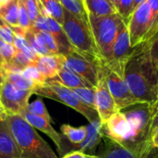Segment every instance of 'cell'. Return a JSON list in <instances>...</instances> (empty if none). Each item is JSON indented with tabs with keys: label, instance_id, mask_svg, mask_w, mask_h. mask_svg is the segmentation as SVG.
Returning a JSON list of instances; mask_svg holds the SVG:
<instances>
[{
	"label": "cell",
	"instance_id": "7bdbcfd3",
	"mask_svg": "<svg viewBox=\"0 0 158 158\" xmlns=\"http://www.w3.org/2000/svg\"><path fill=\"white\" fill-rule=\"evenodd\" d=\"M158 110V86H157V91H156V102L154 106H152V113H153V117L155 115V113Z\"/></svg>",
	"mask_w": 158,
	"mask_h": 158
},
{
	"label": "cell",
	"instance_id": "d6986e66",
	"mask_svg": "<svg viewBox=\"0 0 158 158\" xmlns=\"http://www.w3.org/2000/svg\"><path fill=\"white\" fill-rule=\"evenodd\" d=\"M47 24H48V31L54 37L57 44L58 52L60 55L65 56L69 52H71L72 50H74L62 28V25H60L58 22H56L54 19H52L49 16H47Z\"/></svg>",
	"mask_w": 158,
	"mask_h": 158
},
{
	"label": "cell",
	"instance_id": "cb8c5ba5",
	"mask_svg": "<svg viewBox=\"0 0 158 158\" xmlns=\"http://www.w3.org/2000/svg\"><path fill=\"white\" fill-rule=\"evenodd\" d=\"M60 131L69 142L76 146L82 143L87 137V126L73 127L69 124H64L61 126Z\"/></svg>",
	"mask_w": 158,
	"mask_h": 158
},
{
	"label": "cell",
	"instance_id": "277c9868",
	"mask_svg": "<svg viewBox=\"0 0 158 158\" xmlns=\"http://www.w3.org/2000/svg\"><path fill=\"white\" fill-rule=\"evenodd\" d=\"M120 111L126 117L131 128L130 139L125 146L132 150L154 149L149 142L153 119L152 106L145 103H138Z\"/></svg>",
	"mask_w": 158,
	"mask_h": 158
},
{
	"label": "cell",
	"instance_id": "3957f363",
	"mask_svg": "<svg viewBox=\"0 0 158 158\" xmlns=\"http://www.w3.org/2000/svg\"><path fill=\"white\" fill-rule=\"evenodd\" d=\"M62 28L74 50L94 61L104 63L95 45L89 21L74 16L64 8Z\"/></svg>",
	"mask_w": 158,
	"mask_h": 158
},
{
	"label": "cell",
	"instance_id": "e0dca14e",
	"mask_svg": "<svg viewBox=\"0 0 158 158\" xmlns=\"http://www.w3.org/2000/svg\"><path fill=\"white\" fill-rule=\"evenodd\" d=\"M0 158H20L5 116L0 118Z\"/></svg>",
	"mask_w": 158,
	"mask_h": 158
},
{
	"label": "cell",
	"instance_id": "9c48e42d",
	"mask_svg": "<svg viewBox=\"0 0 158 158\" xmlns=\"http://www.w3.org/2000/svg\"><path fill=\"white\" fill-rule=\"evenodd\" d=\"M31 91L22 90L6 79L0 91V105L6 114L21 115L26 111Z\"/></svg>",
	"mask_w": 158,
	"mask_h": 158
},
{
	"label": "cell",
	"instance_id": "74e56055",
	"mask_svg": "<svg viewBox=\"0 0 158 158\" xmlns=\"http://www.w3.org/2000/svg\"><path fill=\"white\" fill-rule=\"evenodd\" d=\"M19 26L23 28V29H30L31 28V21L28 16V13L25 9L24 5L22 4V2L19 0Z\"/></svg>",
	"mask_w": 158,
	"mask_h": 158
},
{
	"label": "cell",
	"instance_id": "d590c367",
	"mask_svg": "<svg viewBox=\"0 0 158 158\" xmlns=\"http://www.w3.org/2000/svg\"><path fill=\"white\" fill-rule=\"evenodd\" d=\"M147 1L150 5L151 11H152V26L147 39L148 41L158 31V0H147Z\"/></svg>",
	"mask_w": 158,
	"mask_h": 158
},
{
	"label": "cell",
	"instance_id": "d6a6232c",
	"mask_svg": "<svg viewBox=\"0 0 158 158\" xmlns=\"http://www.w3.org/2000/svg\"><path fill=\"white\" fill-rule=\"evenodd\" d=\"M17 52L16 47L13 44H9L0 39V58L4 64H8L12 61Z\"/></svg>",
	"mask_w": 158,
	"mask_h": 158
},
{
	"label": "cell",
	"instance_id": "5bb4252c",
	"mask_svg": "<svg viewBox=\"0 0 158 158\" xmlns=\"http://www.w3.org/2000/svg\"><path fill=\"white\" fill-rule=\"evenodd\" d=\"M104 145L99 158H151L154 149L132 150L103 135Z\"/></svg>",
	"mask_w": 158,
	"mask_h": 158
},
{
	"label": "cell",
	"instance_id": "f1b7e54d",
	"mask_svg": "<svg viewBox=\"0 0 158 158\" xmlns=\"http://www.w3.org/2000/svg\"><path fill=\"white\" fill-rule=\"evenodd\" d=\"M14 46L16 47V49L21 53H23L26 56H28L31 61H35L38 57L39 55H37L34 50L31 48V46L29 44V43L27 42V40L25 39L24 36L21 35H18L15 34V38H14Z\"/></svg>",
	"mask_w": 158,
	"mask_h": 158
},
{
	"label": "cell",
	"instance_id": "484cf974",
	"mask_svg": "<svg viewBox=\"0 0 158 158\" xmlns=\"http://www.w3.org/2000/svg\"><path fill=\"white\" fill-rule=\"evenodd\" d=\"M46 14L60 25L64 21V7L59 0H40Z\"/></svg>",
	"mask_w": 158,
	"mask_h": 158
},
{
	"label": "cell",
	"instance_id": "83f0119b",
	"mask_svg": "<svg viewBox=\"0 0 158 158\" xmlns=\"http://www.w3.org/2000/svg\"><path fill=\"white\" fill-rule=\"evenodd\" d=\"M6 72V79L9 81L11 83L16 85L17 87L27 90V91H33L36 89V85L27 78H25L20 71H5Z\"/></svg>",
	"mask_w": 158,
	"mask_h": 158
},
{
	"label": "cell",
	"instance_id": "ac0fdd59",
	"mask_svg": "<svg viewBox=\"0 0 158 158\" xmlns=\"http://www.w3.org/2000/svg\"><path fill=\"white\" fill-rule=\"evenodd\" d=\"M59 82L63 86L69 89H76V88H93L94 86L89 83L86 80H84L81 76L69 69L65 65L58 71L57 75L52 80Z\"/></svg>",
	"mask_w": 158,
	"mask_h": 158
},
{
	"label": "cell",
	"instance_id": "4dcf8cb0",
	"mask_svg": "<svg viewBox=\"0 0 158 158\" xmlns=\"http://www.w3.org/2000/svg\"><path fill=\"white\" fill-rule=\"evenodd\" d=\"M71 90L79 96V98L84 104L95 109V87L76 88V89H71Z\"/></svg>",
	"mask_w": 158,
	"mask_h": 158
},
{
	"label": "cell",
	"instance_id": "8992f818",
	"mask_svg": "<svg viewBox=\"0 0 158 158\" xmlns=\"http://www.w3.org/2000/svg\"><path fill=\"white\" fill-rule=\"evenodd\" d=\"M33 94L46 97L68 106L81 114L90 123L100 121L98 113L95 109L84 104L71 89L63 86L57 81L52 80L46 81L45 83L33 91Z\"/></svg>",
	"mask_w": 158,
	"mask_h": 158
},
{
	"label": "cell",
	"instance_id": "836d02e7",
	"mask_svg": "<svg viewBox=\"0 0 158 158\" xmlns=\"http://www.w3.org/2000/svg\"><path fill=\"white\" fill-rule=\"evenodd\" d=\"M117 12L127 23L133 12V0H119Z\"/></svg>",
	"mask_w": 158,
	"mask_h": 158
},
{
	"label": "cell",
	"instance_id": "30bf717a",
	"mask_svg": "<svg viewBox=\"0 0 158 158\" xmlns=\"http://www.w3.org/2000/svg\"><path fill=\"white\" fill-rule=\"evenodd\" d=\"M102 69L108 89L113 96L118 111L140 103L131 92L124 78L120 77L115 71L110 69L105 63H102Z\"/></svg>",
	"mask_w": 158,
	"mask_h": 158
},
{
	"label": "cell",
	"instance_id": "6da1fadb",
	"mask_svg": "<svg viewBox=\"0 0 158 158\" xmlns=\"http://www.w3.org/2000/svg\"><path fill=\"white\" fill-rule=\"evenodd\" d=\"M124 80L134 97L140 103L154 106L156 102L158 79L144 57L141 46L134 51L126 64Z\"/></svg>",
	"mask_w": 158,
	"mask_h": 158
},
{
	"label": "cell",
	"instance_id": "603a6c76",
	"mask_svg": "<svg viewBox=\"0 0 158 158\" xmlns=\"http://www.w3.org/2000/svg\"><path fill=\"white\" fill-rule=\"evenodd\" d=\"M89 15L107 16L118 13L108 0H83Z\"/></svg>",
	"mask_w": 158,
	"mask_h": 158
},
{
	"label": "cell",
	"instance_id": "4fadbf2b",
	"mask_svg": "<svg viewBox=\"0 0 158 158\" xmlns=\"http://www.w3.org/2000/svg\"><path fill=\"white\" fill-rule=\"evenodd\" d=\"M101 131L105 137H107L108 139L115 141L124 146L127 144L130 139V124L120 110L110 117L106 123L102 124Z\"/></svg>",
	"mask_w": 158,
	"mask_h": 158
},
{
	"label": "cell",
	"instance_id": "2e32d148",
	"mask_svg": "<svg viewBox=\"0 0 158 158\" xmlns=\"http://www.w3.org/2000/svg\"><path fill=\"white\" fill-rule=\"evenodd\" d=\"M64 56L63 55H46L38 56L37 59L33 64L37 67L46 81L53 80L64 66Z\"/></svg>",
	"mask_w": 158,
	"mask_h": 158
},
{
	"label": "cell",
	"instance_id": "4316f807",
	"mask_svg": "<svg viewBox=\"0 0 158 158\" xmlns=\"http://www.w3.org/2000/svg\"><path fill=\"white\" fill-rule=\"evenodd\" d=\"M63 7L74 16L89 21V14L83 0H59Z\"/></svg>",
	"mask_w": 158,
	"mask_h": 158
},
{
	"label": "cell",
	"instance_id": "ee69618b",
	"mask_svg": "<svg viewBox=\"0 0 158 158\" xmlns=\"http://www.w3.org/2000/svg\"><path fill=\"white\" fill-rule=\"evenodd\" d=\"M145 0H133V10L139 6V5H141L143 2H144Z\"/></svg>",
	"mask_w": 158,
	"mask_h": 158
},
{
	"label": "cell",
	"instance_id": "d4e9b609",
	"mask_svg": "<svg viewBox=\"0 0 158 158\" xmlns=\"http://www.w3.org/2000/svg\"><path fill=\"white\" fill-rule=\"evenodd\" d=\"M30 29L33 31L35 38H36L37 42L39 43V44L44 49H45L49 55H60L58 52L57 44L50 32L36 30L33 28H30Z\"/></svg>",
	"mask_w": 158,
	"mask_h": 158
},
{
	"label": "cell",
	"instance_id": "44dd1931",
	"mask_svg": "<svg viewBox=\"0 0 158 158\" xmlns=\"http://www.w3.org/2000/svg\"><path fill=\"white\" fill-rule=\"evenodd\" d=\"M140 46L144 57L158 79V31L151 39Z\"/></svg>",
	"mask_w": 158,
	"mask_h": 158
},
{
	"label": "cell",
	"instance_id": "7c38bea8",
	"mask_svg": "<svg viewBox=\"0 0 158 158\" xmlns=\"http://www.w3.org/2000/svg\"><path fill=\"white\" fill-rule=\"evenodd\" d=\"M95 109L98 113L102 124L106 123L110 117L118 111L113 96L108 89L106 80L102 69V63L100 65L98 82L95 86Z\"/></svg>",
	"mask_w": 158,
	"mask_h": 158
},
{
	"label": "cell",
	"instance_id": "ba28073f",
	"mask_svg": "<svg viewBox=\"0 0 158 158\" xmlns=\"http://www.w3.org/2000/svg\"><path fill=\"white\" fill-rule=\"evenodd\" d=\"M134 48L135 47H132L131 44L127 24L126 22H123L116 38L111 56L106 65L118 75L124 78V69L126 64L131 56Z\"/></svg>",
	"mask_w": 158,
	"mask_h": 158
},
{
	"label": "cell",
	"instance_id": "7a4b0ae2",
	"mask_svg": "<svg viewBox=\"0 0 158 158\" xmlns=\"http://www.w3.org/2000/svg\"><path fill=\"white\" fill-rule=\"evenodd\" d=\"M20 158H58L48 143L20 115L6 114Z\"/></svg>",
	"mask_w": 158,
	"mask_h": 158
},
{
	"label": "cell",
	"instance_id": "1f68e13d",
	"mask_svg": "<svg viewBox=\"0 0 158 158\" xmlns=\"http://www.w3.org/2000/svg\"><path fill=\"white\" fill-rule=\"evenodd\" d=\"M25 112H28L30 114L44 118H45V119H47L49 121H51V119H52L51 116L48 113V111H47V109L45 107V105H44V103L43 102L42 99H37V100L33 101L31 104L29 103Z\"/></svg>",
	"mask_w": 158,
	"mask_h": 158
},
{
	"label": "cell",
	"instance_id": "7dc6e473",
	"mask_svg": "<svg viewBox=\"0 0 158 158\" xmlns=\"http://www.w3.org/2000/svg\"><path fill=\"white\" fill-rule=\"evenodd\" d=\"M6 1H7V0H0V6H2L3 4H5V3H6Z\"/></svg>",
	"mask_w": 158,
	"mask_h": 158
},
{
	"label": "cell",
	"instance_id": "7402d4cb",
	"mask_svg": "<svg viewBox=\"0 0 158 158\" xmlns=\"http://www.w3.org/2000/svg\"><path fill=\"white\" fill-rule=\"evenodd\" d=\"M19 0H7L0 6V19L10 26H19Z\"/></svg>",
	"mask_w": 158,
	"mask_h": 158
},
{
	"label": "cell",
	"instance_id": "f546056e",
	"mask_svg": "<svg viewBox=\"0 0 158 158\" xmlns=\"http://www.w3.org/2000/svg\"><path fill=\"white\" fill-rule=\"evenodd\" d=\"M21 74L28 80L31 81L36 85V88L39 86H42L46 81V79L43 76V74L40 72V70L37 69V67L33 63L28 66L27 68H25L21 71Z\"/></svg>",
	"mask_w": 158,
	"mask_h": 158
},
{
	"label": "cell",
	"instance_id": "e575fe53",
	"mask_svg": "<svg viewBox=\"0 0 158 158\" xmlns=\"http://www.w3.org/2000/svg\"><path fill=\"white\" fill-rule=\"evenodd\" d=\"M25 6V9L28 13L31 25L36 20V19L40 15V9L38 6V0H20Z\"/></svg>",
	"mask_w": 158,
	"mask_h": 158
},
{
	"label": "cell",
	"instance_id": "ffe728a7",
	"mask_svg": "<svg viewBox=\"0 0 158 158\" xmlns=\"http://www.w3.org/2000/svg\"><path fill=\"white\" fill-rule=\"evenodd\" d=\"M102 123L101 121H96L94 123H90L87 126V137L82 143L78 145V150L76 151H88L94 149L102 141L103 133L101 131Z\"/></svg>",
	"mask_w": 158,
	"mask_h": 158
},
{
	"label": "cell",
	"instance_id": "bcb514c9",
	"mask_svg": "<svg viewBox=\"0 0 158 158\" xmlns=\"http://www.w3.org/2000/svg\"><path fill=\"white\" fill-rule=\"evenodd\" d=\"M5 114H6V112L4 111V109H3L2 106L0 105V118H1V117H3V116H5Z\"/></svg>",
	"mask_w": 158,
	"mask_h": 158
},
{
	"label": "cell",
	"instance_id": "52a82bcc",
	"mask_svg": "<svg viewBox=\"0 0 158 158\" xmlns=\"http://www.w3.org/2000/svg\"><path fill=\"white\" fill-rule=\"evenodd\" d=\"M126 24L132 47H137L147 41L152 26V11L147 0L133 10Z\"/></svg>",
	"mask_w": 158,
	"mask_h": 158
},
{
	"label": "cell",
	"instance_id": "f35d334b",
	"mask_svg": "<svg viewBox=\"0 0 158 158\" xmlns=\"http://www.w3.org/2000/svg\"><path fill=\"white\" fill-rule=\"evenodd\" d=\"M62 158H99V156L88 155V154H85L81 151H72V152L65 155Z\"/></svg>",
	"mask_w": 158,
	"mask_h": 158
},
{
	"label": "cell",
	"instance_id": "c3c4849f",
	"mask_svg": "<svg viewBox=\"0 0 158 158\" xmlns=\"http://www.w3.org/2000/svg\"><path fill=\"white\" fill-rule=\"evenodd\" d=\"M2 66H3V61H2V59L0 58V68H2Z\"/></svg>",
	"mask_w": 158,
	"mask_h": 158
},
{
	"label": "cell",
	"instance_id": "8fae6325",
	"mask_svg": "<svg viewBox=\"0 0 158 158\" xmlns=\"http://www.w3.org/2000/svg\"><path fill=\"white\" fill-rule=\"evenodd\" d=\"M64 65L73 70L94 87L96 86L99 79V70L101 63L94 61L82 54L72 50L64 56Z\"/></svg>",
	"mask_w": 158,
	"mask_h": 158
},
{
	"label": "cell",
	"instance_id": "5b68a950",
	"mask_svg": "<svg viewBox=\"0 0 158 158\" xmlns=\"http://www.w3.org/2000/svg\"><path fill=\"white\" fill-rule=\"evenodd\" d=\"M123 22L125 21L118 13L107 16L89 15V24L94 40L105 64L111 56L116 38Z\"/></svg>",
	"mask_w": 158,
	"mask_h": 158
},
{
	"label": "cell",
	"instance_id": "9a60e30c",
	"mask_svg": "<svg viewBox=\"0 0 158 158\" xmlns=\"http://www.w3.org/2000/svg\"><path fill=\"white\" fill-rule=\"evenodd\" d=\"M20 116L35 130H38V131L44 132V134H46L54 142V143L56 144V146L57 147V149L60 152L63 151V138L52 127L49 120H47L44 118L30 114L28 112H24Z\"/></svg>",
	"mask_w": 158,
	"mask_h": 158
},
{
	"label": "cell",
	"instance_id": "b9f144b4",
	"mask_svg": "<svg viewBox=\"0 0 158 158\" xmlns=\"http://www.w3.org/2000/svg\"><path fill=\"white\" fill-rule=\"evenodd\" d=\"M5 81H6V72L3 68H0V91H1V88L3 86Z\"/></svg>",
	"mask_w": 158,
	"mask_h": 158
},
{
	"label": "cell",
	"instance_id": "8d00e7d4",
	"mask_svg": "<svg viewBox=\"0 0 158 158\" xmlns=\"http://www.w3.org/2000/svg\"><path fill=\"white\" fill-rule=\"evenodd\" d=\"M14 38H15V33L11 26L0 19V39H2L4 42L9 44L14 45Z\"/></svg>",
	"mask_w": 158,
	"mask_h": 158
},
{
	"label": "cell",
	"instance_id": "f6af8a7d",
	"mask_svg": "<svg viewBox=\"0 0 158 158\" xmlns=\"http://www.w3.org/2000/svg\"><path fill=\"white\" fill-rule=\"evenodd\" d=\"M111 4H112V6L116 8V10H117V8H118V2H119V0H108Z\"/></svg>",
	"mask_w": 158,
	"mask_h": 158
},
{
	"label": "cell",
	"instance_id": "60d3db41",
	"mask_svg": "<svg viewBox=\"0 0 158 158\" xmlns=\"http://www.w3.org/2000/svg\"><path fill=\"white\" fill-rule=\"evenodd\" d=\"M158 126V110L155 113V115H154V117H153V119H152V123H151V129H150V132H151V131L154 129V128H156V127H157ZM150 135V134H149Z\"/></svg>",
	"mask_w": 158,
	"mask_h": 158
},
{
	"label": "cell",
	"instance_id": "ab89813d",
	"mask_svg": "<svg viewBox=\"0 0 158 158\" xmlns=\"http://www.w3.org/2000/svg\"><path fill=\"white\" fill-rule=\"evenodd\" d=\"M149 142L154 149H158V126L151 131L149 135Z\"/></svg>",
	"mask_w": 158,
	"mask_h": 158
}]
</instances>
